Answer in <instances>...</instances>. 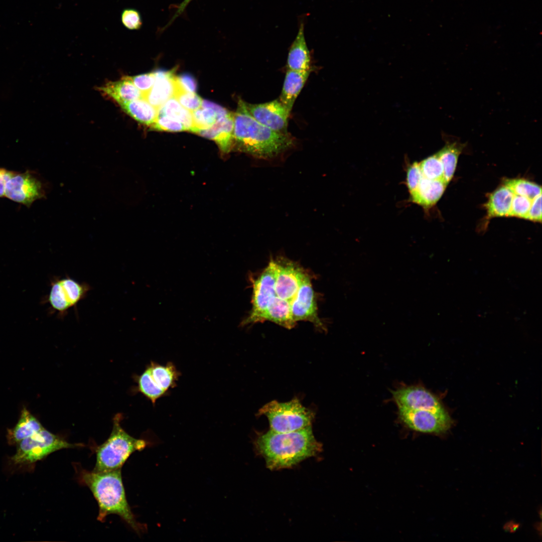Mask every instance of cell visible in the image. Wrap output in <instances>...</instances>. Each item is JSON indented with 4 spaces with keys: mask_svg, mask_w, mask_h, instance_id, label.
I'll return each mask as SVG.
<instances>
[{
    "mask_svg": "<svg viewBox=\"0 0 542 542\" xmlns=\"http://www.w3.org/2000/svg\"><path fill=\"white\" fill-rule=\"evenodd\" d=\"M254 446L266 467L272 470L293 467L318 454L322 447L315 438L311 426L287 433L270 430L256 438Z\"/></svg>",
    "mask_w": 542,
    "mask_h": 542,
    "instance_id": "1",
    "label": "cell"
},
{
    "mask_svg": "<svg viewBox=\"0 0 542 542\" xmlns=\"http://www.w3.org/2000/svg\"><path fill=\"white\" fill-rule=\"evenodd\" d=\"M289 133L276 131L261 124L247 112L240 99L234 113L233 146L238 150L258 158L276 157L293 146Z\"/></svg>",
    "mask_w": 542,
    "mask_h": 542,
    "instance_id": "2",
    "label": "cell"
},
{
    "mask_svg": "<svg viewBox=\"0 0 542 542\" xmlns=\"http://www.w3.org/2000/svg\"><path fill=\"white\" fill-rule=\"evenodd\" d=\"M81 482L92 492L96 500L99 512L97 519L103 521L108 515L114 514L122 518L138 534L146 530L136 519L126 499L121 468L97 472L83 470Z\"/></svg>",
    "mask_w": 542,
    "mask_h": 542,
    "instance_id": "3",
    "label": "cell"
},
{
    "mask_svg": "<svg viewBox=\"0 0 542 542\" xmlns=\"http://www.w3.org/2000/svg\"><path fill=\"white\" fill-rule=\"evenodd\" d=\"M121 414L113 419V427L110 436L96 451V461L93 471L106 472L120 469L131 454L144 450L147 441L134 438L121 427Z\"/></svg>",
    "mask_w": 542,
    "mask_h": 542,
    "instance_id": "4",
    "label": "cell"
},
{
    "mask_svg": "<svg viewBox=\"0 0 542 542\" xmlns=\"http://www.w3.org/2000/svg\"><path fill=\"white\" fill-rule=\"evenodd\" d=\"M257 414L266 417L270 430L278 433L296 431L311 426L314 417L296 397L285 402L271 401L261 408Z\"/></svg>",
    "mask_w": 542,
    "mask_h": 542,
    "instance_id": "5",
    "label": "cell"
},
{
    "mask_svg": "<svg viewBox=\"0 0 542 542\" xmlns=\"http://www.w3.org/2000/svg\"><path fill=\"white\" fill-rule=\"evenodd\" d=\"M17 446L16 452L11 460L16 465H22L35 463L55 451L80 446V444L69 443L44 428Z\"/></svg>",
    "mask_w": 542,
    "mask_h": 542,
    "instance_id": "6",
    "label": "cell"
},
{
    "mask_svg": "<svg viewBox=\"0 0 542 542\" xmlns=\"http://www.w3.org/2000/svg\"><path fill=\"white\" fill-rule=\"evenodd\" d=\"M47 301L52 309L63 318L72 308L87 296L91 287L86 283H80L69 276L54 278Z\"/></svg>",
    "mask_w": 542,
    "mask_h": 542,
    "instance_id": "7",
    "label": "cell"
},
{
    "mask_svg": "<svg viewBox=\"0 0 542 542\" xmlns=\"http://www.w3.org/2000/svg\"><path fill=\"white\" fill-rule=\"evenodd\" d=\"M398 415L406 427L423 433L445 434L453 423L450 416L443 406L436 409H398Z\"/></svg>",
    "mask_w": 542,
    "mask_h": 542,
    "instance_id": "8",
    "label": "cell"
},
{
    "mask_svg": "<svg viewBox=\"0 0 542 542\" xmlns=\"http://www.w3.org/2000/svg\"><path fill=\"white\" fill-rule=\"evenodd\" d=\"M46 185L35 173L27 170L14 172L6 183L5 197L30 207L36 200L46 196Z\"/></svg>",
    "mask_w": 542,
    "mask_h": 542,
    "instance_id": "9",
    "label": "cell"
},
{
    "mask_svg": "<svg viewBox=\"0 0 542 542\" xmlns=\"http://www.w3.org/2000/svg\"><path fill=\"white\" fill-rule=\"evenodd\" d=\"M276 264L271 260L260 276L252 282V309L241 324L242 326L260 322L268 303L276 296Z\"/></svg>",
    "mask_w": 542,
    "mask_h": 542,
    "instance_id": "10",
    "label": "cell"
},
{
    "mask_svg": "<svg viewBox=\"0 0 542 542\" xmlns=\"http://www.w3.org/2000/svg\"><path fill=\"white\" fill-rule=\"evenodd\" d=\"M275 261L276 295L290 302L308 274L293 261L281 258Z\"/></svg>",
    "mask_w": 542,
    "mask_h": 542,
    "instance_id": "11",
    "label": "cell"
},
{
    "mask_svg": "<svg viewBox=\"0 0 542 542\" xmlns=\"http://www.w3.org/2000/svg\"><path fill=\"white\" fill-rule=\"evenodd\" d=\"M245 106L249 114L259 123L276 131L288 133L290 113L279 99L258 104L245 102Z\"/></svg>",
    "mask_w": 542,
    "mask_h": 542,
    "instance_id": "12",
    "label": "cell"
},
{
    "mask_svg": "<svg viewBox=\"0 0 542 542\" xmlns=\"http://www.w3.org/2000/svg\"><path fill=\"white\" fill-rule=\"evenodd\" d=\"M290 304L293 318L296 322L309 321L317 328L325 330L318 315L315 293L309 275L304 280Z\"/></svg>",
    "mask_w": 542,
    "mask_h": 542,
    "instance_id": "13",
    "label": "cell"
},
{
    "mask_svg": "<svg viewBox=\"0 0 542 542\" xmlns=\"http://www.w3.org/2000/svg\"><path fill=\"white\" fill-rule=\"evenodd\" d=\"M398 409H436L443 407L439 398L422 386L402 387L392 392Z\"/></svg>",
    "mask_w": 542,
    "mask_h": 542,
    "instance_id": "14",
    "label": "cell"
},
{
    "mask_svg": "<svg viewBox=\"0 0 542 542\" xmlns=\"http://www.w3.org/2000/svg\"><path fill=\"white\" fill-rule=\"evenodd\" d=\"M154 72L155 78L154 84L143 98L159 109L168 100L173 97L175 75L173 70H159Z\"/></svg>",
    "mask_w": 542,
    "mask_h": 542,
    "instance_id": "15",
    "label": "cell"
},
{
    "mask_svg": "<svg viewBox=\"0 0 542 542\" xmlns=\"http://www.w3.org/2000/svg\"><path fill=\"white\" fill-rule=\"evenodd\" d=\"M234 113L229 112L210 127L196 133L216 142L221 150L228 153L233 146Z\"/></svg>",
    "mask_w": 542,
    "mask_h": 542,
    "instance_id": "16",
    "label": "cell"
},
{
    "mask_svg": "<svg viewBox=\"0 0 542 542\" xmlns=\"http://www.w3.org/2000/svg\"><path fill=\"white\" fill-rule=\"evenodd\" d=\"M448 184L443 179L431 180L422 177L417 188L410 193L411 200L428 208L441 197Z\"/></svg>",
    "mask_w": 542,
    "mask_h": 542,
    "instance_id": "17",
    "label": "cell"
},
{
    "mask_svg": "<svg viewBox=\"0 0 542 542\" xmlns=\"http://www.w3.org/2000/svg\"><path fill=\"white\" fill-rule=\"evenodd\" d=\"M311 54L304 35V23L301 21L298 34L291 45L287 62L289 70L304 71L310 70Z\"/></svg>",
    "mask_w": 542,
    "mask_h": 542,
    "instance_id": "18",
    "label": "cell"
},
{
    "mask_svg": "<svg viewBox=\"0 0 542 542\" xmlns=\"http://www.w3.org/2000/svg\"><path fill=\"white\" fill-rule=\"evenodd\" d=\"M310 73L311 70L297 71L287 69L279 99L290 113Z\"/></svg>",
    "mask_w": 542,
    "mask_h": 542,
    "instance_id": "19",
    "label": "cell"
},
{
    "mask_svg": "<svg viewBox=\"0 0 542 542\" xmlns=\"http://www.w3.org/2000/svg\"><path fill=\"white\" fill-rule=\"evenodd\" d=\"M98 89L119 105L143 98L142 93L134 85L129 76L123 77L116 81L109 82Z\"/></svg>",
    "mask_w": 542,
    "mask_h": 542,
    "instance_id": "20",
    "label": "cell"
},
{
    "mask_svg": "<svg viewBox=\"0 0 542 542\" xmlns=\"http://www.w3.org/2000/svg\"><path fill=\"white\" fill-rule=\"evenodd\" d=\"M269 321L288 329L294 328L296 323L292 316L290 302L277 295L268 303L260 322Z\"/></svg>",
    "mask_w": 542,
    "mask_h": 542,
    "instance_id": "21",
    "label": "cell"
},
{
    "mask_svg": "<svg viewBox=\"0 0 542 542\" xmlns=\"http://www.w3.org/2000/svg\"><path fill=\"white\" fill-rule=\"evenodd\" d=\"M43 428L44 427L39 420L26 408H24L16 426L8 430V442L11 445H17L22 440L31 437Z\"/></svg>",
    "mask_w": 542,
    "mask_h": 542,
    "instance_id": "22",
    "label": "cell"
},
{
    "mask_svg": "<svg viewBox=\"0 0 542 542\" xmlns=\"http://www.w3.org/2000/svg\"><path fill=\"white\" fill-rule=\"evenodd\" d=\"M514 194L505 185L495 190L489 196L486 208L488 216H508Z\"/></svg>",
    "mask_w": 542,
    "mask_h": 542,
    "instance_id": "23",
    "label": "cell"
},
{
    "mask_svg": "<svg viewBox=\"0 0 542 542\" xmlns=\"http://www.w3.org/2000/svg\"><path fill=\"white\" fill-rule=\"evenodd\" d=\"M123 111L141 123L151 126L155 121L158 109L142 98L119 104Z\"/></svg>",
    "mask_w": 542,
    "mask_h": 542,
    "instance_id": "24",
    "label": "cell"
},
{
    "mask_svg": "<svg viewBox=\"0 0 542 542\" xmlns=\"http://www.w3.org/2000/svg\"><path fill=\"white\" fill-rule=\"evenodd\" d=\"M148 366L153 380L163 390L168 393L171 388L177 385L181 374L172 362L163 365L151 362Z\"/></svg>",
    "mask_w": 542,
    "mask_h": 542,
    "instance_id": "25",
    "label": "cell"
},
{
    "mask_svg": "<svg viewBox=\"0 0 542 542\" xmlns=\"http://www.w3.org/2000/svg\"><path fill=\"white\" fill-rule=\"evenodd\" d=\"M463 148V145L456 142L447 143L436 153L443 165L444 179L448 184L453 178Z\"/></svg>",
    "mask_w": 542,
    "mask_h": 542,
    "instance_id": "26",
    "label": "cell"
},
{
    "mask_svg": "<svg viewBox=\"0 0 542 542\" xmlns=\"http://www.w3.org/2000/svg\"><path fill=\"white\" fill-rule=\"evenodd\" d=\"M158 114L165 115L179 120L187 130L192 132L193 129L192 112L183 107L174 97L168 100L158 109Z\"/></svg>",
    "mask_w": 542,
    "mask_h": 542,
    "instance_id": "27",
    "label": "cell"
},
{
    "mask_svg": "<svg viewBox=\"0 0 542 542\" xmlns=\"http://www.w3.org/2000/svg\"><path fill=\"white\" fill-rule=\"evenodd\" d=\"M137 382L138 390L149 399L154 405L158 399L168 394L154 382L149 366L141 375L138 376Z\"/></svg>",
    "mask_w": 542,
    "mask_h": 542,
    "instance_id": "28",
    "label": "cell"
},
{
    "mask_svg": "<svg viewBox=\"0 0 542 542\" xmlns=\"http://www.w3.org/2000/svg\"><path fill=\"white\" fill-rule=\"evenodd\" d=\"M504 185L509 188L514 194L527 197L531 200L541 194V186L522 179L506 180Z\"/></svg>",
    "mask_w": 542,
    "mask_h": 542,
    "instance_id": "29",
    "label": "cell"
},
{
    "mask_svg": "<svg viewBox=\"0 0 542 542\" xmlns=\"http://www.w3.org/2000/svg\"><path fill=\"white\" fill-rule=\"evenodd\" d=\"M173 97L183 107L191 112L201 106L202 99L196 93L189 92L184 89L178 81L176 76H175Z\"/></svg>",
    "mask_w": 542,
    "mask_h": 542,
    "instance_id": "30",
    "label": "cell"
},
{
    "mask_svg": "<svg viewBox=\"0 0 542 542\" xmlns=\"http://www.w3.org/2000/svg\"><path fill=\"white\" fill-rule=\"evenodd\" d=\"M192 113L194 123L193 132L196 133L200 130L207 129L218 120L216 112L211 108L201 106L192 111Z\"/></svg>",
    "mask_w": 542,
    "mask_h": 542,
    "instance_id": "31",
    "label": "cell"
},
{
    "mask_svg": "<svg viewBox=\"0 0 542 542\" xmlns=\"http://www.w3.org/2000/svg\"><path fill=\"white\" fill-rule=\"evenodd\" d=\"M419 165L424 177L431 180L444 179L443 166L436 154L424 159Z\"/></svg>",
    "mask_w": 542,
    "mask_h": 542,
    "instance_id": "32",
    "label": "cell"
},
{
    "mask_svg": "<svg viewBox=\"0 0 542 542\" xmlns=\"http://www.w3.org/2000/svg\"><path fill=\"white\" fill-rule=\"evenodd\" d=\"M151 128L157 130L181 131L186 130L184 125L179 120L169 116L158 114Z\"/></svg>",
    "mask_w": 542,
    "mask_h": 542,
    "instance_id": "33",
    "label": "cell"
},
{
    "mask_svg": "<svg viewBox=\"0 0 542 542\" xmlns=\"http://www.w3.org/2000/svg\"><path fill=\"white\" fill-rule=\"evenodd\" d=\"M532 200L527 197L514 194L508 216L525 218Z\"/></svg>",
    "mask_w": 542,
    "mask_h": 542,
    "instance_id": "34",
    "label": "cell"
},
{
    "mask_svg": "<svg viewBox=\"0 0 542 542\" xmlns=\"http://www.w3.org/2000/svg\"><path fill=\"white\" fill-rule=\"evenodd\" d=\"M121 22L125 28L130 30H138L143 25L140 12L132 8L125 9L122 11Z\"/></svg>",
    "mask_w": 542,
    "mask_h": 542,
    "instance_id": "35",
    "label": "cell"
},
{
    "mask_svg": "<svg viewBox=\"0 0 542 542\" xmlns=\"http://www.w3.org/2000/svg\"><path fill=\"white\" fill-rule=\"evenodd\" d=\"M129 77L134 85L141 91L143 97L152 89L155 80L154 72Z\"/></svg>",
    "mask_w": 542,
    "mask_h": 542,
    "instance_id": "36",
    "label": "cell"
},
{
    "mask_svg": "<svg viewBox=\"0 0 542 542\" xmlns=\"http://www.w3.org/2000/svg\"><path fill=\"white\" fill-rule=\"evenodd\" d=\"M422 177L419 163L415 162L409 166L406 171V184L410 193L417 188Z\"/></svg>",
    "mask_w": 542,
    "mask_h": 542,
    "instance_id": "37",
    "label": "cell"
},
{
    "mask_svg": "<svg viewBox=\"0 0 542 542\" xmlns=\"http://www.w3.org/2000/svg\"><path fill=\"white\" fill-rule=\"evenodd\" d=\"M525 219L534 221H541V194L532 200L529 210Z\"/></svg>",
    "mask_w": 542,
    "mask_h": 542,
    "instance_id": "38",
    "label": "cell"
},
{
    "mask_svg": "<svg viewBox=\"0 0 542 542\" xmlns=\"http://www.w3.org/2000/svg\"><path fill=\"white\" fill-rule=\"evenodd\" d=\"M177 79L181 86L186 91L195 93L197 89V82L193 76L188 73H184L176 76Z\"/></svg>",
    "mask_w": 542,
    "mask_h": 542,
    "instance_id": "39",
    "label": "cell"
},
{
    "mask_svg": "<svg viewBox=\"0 0 542 542\" xmlns=\"http://www.w3.org/2000/svg\"><path fill=\"white\" fill-rule=\"evenodd\" d=\"M13 172L5 168H0V198L5 196L6 183Z\"/></svg>",
    "mask_w": 542,
    "mask_h": 542,
    "instance_id": "40",
    "label": "cell"
},
{
    "mask_svg": "<svg viewBox=\"0 0 542 542\" xmlns=\"http://www.w3.org/2000/svg\"><path fill=\"white\" fill-rule=\"evenodd\" d=\"M201 107H209L214 109L217 114L218 119L225 116L229 112L221 106L206 100L202 99Z\"/></svg>",
    "mask_w": 542,
    "mask_h": 542,
    "instance_id": "41",
    "label": "cell"
},
{
    "mask_svg": "<svg viewBox=\"0 0 542 542\" xmlns=\"http://www.w3.org/2000/svg\"><path fill=\"white\" fill-rule=\"evenodd\" d=\"M192 0H183L182 2L179 5L178 7L177 10L176 11L174 15L173 16L172 18L171 19L167 26L171 24L178 17L181 15L185 10L187 6Z\"/></svg>",
    "mask_w": 542,
    "mask_h": 542,
    "instance_id": "42",
    "label": "cell"
}]
</instances>
